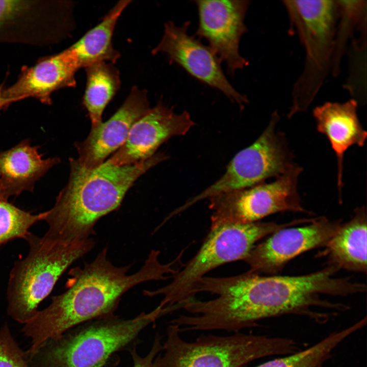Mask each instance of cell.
<instances>
[{"instance_id": "6da1fadb", "label": "cell", "mask_w": 367, "mask_h": 367, "mask_svg": "<svg viewBox=\"0 0 367 367\" xmlns=\"http://www.w3.org/2000/svg\"><path fill=\"white\" fill-rule=\"evenodd\" d=\"M160 254L152 250L139 270L128 274L132 265H114L106 247L91 262L71 270L66 290L52 297L50 304L23 327L22 332L31 341L27 353L77 325L114 315L122 295L137 284L170 278L167 275L177 271V261L162 264Z\"/></svg>"}, {"instance_id": "7a4b0ae2", "label": "cell", "mask_w": 367, "mask_h": 367, "mask_svg": "<svg viewBox=\"0 0 367 367\" xmlns=\"http://www.w3.org/2000/svg\"><path fill=\"white\" fill-rule=\"evenodd\" d=\"M167 158L158 152L133 164L115 166L106 161L94 169L70 158L68 181L53 207L44 212L48 228L43 237L65 243L90 239L98 221L119 207L135 181Z\"/></svg>"}, {"instance_id": "3957f363", "label": "cell", "mask_w": 367, "mask_h": 367, "mask_svg": "<svg viewBox=\"0 0 367 367\" xmlns=\"http://www.w3.org/2000/svg\"><path fill=\"white\" fill-rule=\"evenodd\" d=\"M168 314L159 305L130 319L113 315L91 320L46 340L27 355L32 367H103L114 353L135 346L145 327Z\"/></svg>"}, {"instance_id": "277c9868", "label": "cell", "mask_w": 367, "mask_h": 367, "mask_svg": "<svg viewBox=\"0 0 367 367\" xmlns=\"http://www.w3.org/2000/svg\"><path fill=\"white\" fill-rule=\"evenodd\" d=\"M29 251L16 261L11 270L7 289V313L26 324L38 312L39 304L50 293L55 284L76 260L95 245L91 238L65 243L39 237L30 232L24 238Z\"/></svg>"}, {"instance_id": "5b68a950", "label": "cell", "mask_w": 367, "mask_h": 367, "mask_svg": "<svg viewBox=\"0 0 367 367\" xmlns=\"http://www.w3.org/2000/svg\"><path fill=\"white\" fill-rule=\"evenodd\" d=\"M297 224L295 220L285 224L258 221L211 224L199 250L181 269L171 276V281L155 290H144L143 294L151 297L163 296L159 304L163 307L184 305L195 298L196 285L207 273L223 264L243 260L257 241Z\"/></svg>"}, {"instance_id": "8992f818", "label": "cell", "mask_w": 367, "mask_h": 367, "mask_svg": "<svg viewBox=\"0 0 367 367\" xmlns=\"http://www.w3.org/2000/svg\"><path fill=\"white\" fill-rule=\"evenodd\" d=\"M291 29L296 32L305 51L303 70L295 83L291 118L307 110L331 71L338 19L336 1L284 0Z\"/></svg>"}, {"instance_id": "52a82bcc", "label": "cell", "mask_w": 367, "mask_h": 367, "mask_svg": "<svg viewBox=\"0 0 367 367\" xmlns=\"http://www.w3.org/2000/svg\"><path fill=\"white\" fill-rule=\"evenodd\" d=\"M179 327H167L163 349L155 359L156 367H243L258 358L293 354L297 347L288 338L241 332L228 336L202 335L193 342L180 336Z\"/></svg>"}, {"instance_id": "ba28073f", "label": "cell", "mask_w": 367, "mask_h": 367, "mask_svg": "<svg viewBox=\"0 0 367 367\" xmlns=\"http://www.w3.org/2000/svg\"><path fill=\"white\" fill-rule=\"evenodd\" d=\"M279 119L277 112H274L262 134L233 158L223 175L174 210L173 214H179L198 202L215 195L248 188L265 182L268 178H276L297 165L285 135L276 130Z\"/></svg>"}, {"instance_id": "9c48e42d", "label": "cell", "mask_w": 367, "mask_h": 367, "mask_svg": "<svg viewBox=\"0 0 367 367\" xmlns=\"http://www.w3.org/2000/svg\"><path fill=\"white\" fill-rule=\"evenodd\" d=\"M302 172V168L297 164L271 182L209 198L211 224L253 223L280 212L308 213L302 206L298 192V180Z\"/></svg>"}, {"instance_id": "30bf717a", "label": "cell", "mask_w": 367, "mask_h": 367, "mask_svg": "<svg viewBox=\"0 0 367 367\" xmlns=\"http://www.w3.org/2000/svg\"><path fill=\"white\" fill-rule=\"evenodd\" d=\"M190 24L189 20L180 26L172 21L165 23L163 37L152 54H166L171 63L176 64L194 78L221 91L242 108L248 102L247 97L230 84L223 71L222 62L211 48L189 34Z\"/></svg>"}, {"instance_id": "8fae6325", "label": "cell", "mask_w": 367, "mask_h": 367, "mask_svg": "<svg viewBox=\"0 0 367 367\" xmlns=\"http://www.w3.org/2000/svg\"><path fill=\"white\" fill-rule=\"evenodd\" d=\"M198 14L195 36L203 38L224 62L228 73L233 75L248 64L241 55L239 46L242 36L247 32L245 18L249 1L238 0L194 1Z\"/></svg>"}, {"instance_id": "7c38bea8", "label": "cell", "mask_w": 367, "mask_h": 367, "mask_svg": "<svg viewBox=\"0 0 367 367\" xmlns=\"http://www.w3.org/2000/svg\"><path fill=\"white\" fill-rule=\"evenodd\" d=\"M340 225V221L321 217L304 226L282 228L254 246L243 261L251 272L275 275L296 256L324 246Z\"/></svg>"}, {"instance_id": "4fadbf2b", "label": "cell", "mask_w": 367, "mask_h": 367, "mask_svg": "<svg viewBox=\"0 0 367 367\" xmlns=\"http://www.w3.org/2000/svg\"><path fill=\"white\" fill-rule=\"evenodd\" d=\"M195 125L188 112L175 113L160 101L135 122L125 143L107 161L120 166L146 160L165 142L185 135Z\"/></svg>"}, {"instance_id": "5bb4252c", "label": "cell", "mask_w": 367, "mask_h": 367, "mask_svg": "<svg viewBox=\"0 0 367 367\" xmlns=\"http://www.w3.org/2000/svg\"><path fill=\"white\" fill-rule=\"evenodd\" d=\"M146 92L134 87L116 113L106 122L92 128L87 138L75 143L78 161L95 168L125 143L132 126L150 109Z\"/></svg>"}, {"instance_id": "9a60e30c", "label": "cell", "mask_w": 367, "mask_h": 367, "mask_svg": "<svg viewBox=\"0 0 367 367\" xmlns=\"http://www.w3.org/2000/svg\"><path fill=\"white\" fill-rule=\"evenodd\" d=\"M67 49L41 59L34 66L24 67L17 81L4 89L3 95L14 102L33 97L46 104L51 103L55 91L76 85L75 74L78 70Z\"/></svg>"}, {"instance_id": "2e32d148", "label": "cell", "mask_w": 367, "mask_h": 367, "mask_svg": "<svg viewBox=\"0 0 367 367\" xmlns=\"http://www.w3.org/2000/svg\"><path fill=\"white\" fill-rule=\"evenodd\" d=\"M358 102H327L314 108L313 116L318 131L328 139L336 158L337 185L341 197L343 185L344 156L354 145L363 146L367 136L357 115Z\"/></svg>"}, {"instance_id": "e0dca14e", "label": "cell", "mask_w": 367, "mask_h": 367, "mask_svg": "<svg viewBox=\"0 0 367 367\" xmlns=\"http://www.w3.org/2000/svg\"><path fill=\"white\" fill-rule=\"evenodd\" d=\"M38 147L28 140L0 151V182L9 198L33 191L35 182L60 162L57 157L44 159Z\"/></svg>"}, {"instance_id": "ac0fdd59", "label": "cell", "mask_w": 367, "mask_h": 367, "mask_svg": "<svg viewBox=\"0 0 367 367\" xmlns=\"http://www.w3.org/2000/svg\"><path fill=\"white\" fill-rule=\"evenodd\" d=\"M366 225L365 207L357 208L353 218L340 225L319 256L326 257L328 266L337 270L366 273Z\"/></svg>"}, {"instance_id": "d6986e66", "label": "cell", "mask_w": 367, "mask_h": 367, "mask_svg": "<svg viewBox=\"0 0 367 367\" xmlns=\"http://www.w3.org/2000/svg\"><path fill=\"white\" fill-rule=\"evenodd\" d=\"M130 2H118L99 23L67 48L79 69L99 62L113 64L118 59L120 54L113 46L112 36L118 19Z\"/></svg>"}, {"instance_id": "ffe728a7", "label": "cell", "mask_w": 367, "mask_h": 367, "mask_svg": "<svg viewBox=\"0 0 367 367\" xmlns=\"http://www.w3.org/2000/svg\"><path fill=\"white\" fill-rule=\"evenodd\" d=\"M85 68L87 81L83 104L92 128L102 122L103 112L118 90L120 80L118 70L111 63L99 62Z\"/></svg>"}, {"instance_id": "44dd1931", "label": "cell", "mask_w": 367, "mask_h": 367, "mask_svg": "<svg viewBox=\"0 0 367 367\" xmlns=\"http://www.w3.org/2000/svg\"><path fill=\"white\" fill-rule=\"evenodd\" d=\"M338 19L334 40L331 73L338 75L347 44L356 29L366 24V1H336Z\"/></svg>"}, {"instance_id": "7402d4cb", "label": "cell", "mask_w": 367, "mask_h": 367, "mask_svg": "<svg viewBox=\"0 0 367 367\" xmlns=\"http://www.w3.org/2000/svg\"><path fill=\"white\" fill-rule=\"evenodd\" d=\"M356 330L354 325L333 332L310 348L255 367H323L332 350Z\"/></svg>"}, {"instance_id": "603a6c76", "label": "cell", "mask_w": 367, "mask_h": 367, "mask_svg": "<svg viewBox=\"0 0 367 367\" xmlns=\"http://www.w3.org/2000/svg\"><path fill=\"white\" fill-rule=\"evenodd\" d=\"M44 214H32L7 201H0V245L16 238L24 239L33 225L43 220Z\"/></svg>"}, {"instance_id": "cb8c5ba5", "label": "cell", "mask_w": 367, "mask_h": 367, "mask_svg": "<svg viewBox=\"0 0 367 367\" xmlns=\"http://www.w3.org/2000/svg\"><path fill=\"white\" fill-rule=\"evenodd\" d=\"M0 367H32L7 323L0 328Z\"/></svg>"}, {"instance_id": "d4e9b609", "label": "cell", "mask_w": 367, "mask_h": 367, "mask_svg": "<svg viewBox=\"0 0 367 367\" xmlns=\"http://www.w3.org/2000/svg\"><path fill=\"white\" fill-rule=\"evenodd\" d=\"M162 336L159 333H156L150 350L144 357L138 355L135 345L129 349L133 360V367H156L155 359L162 351Z\"/></svg>"}, {"instance_id": "484cf974", "label": "cell", "mask_w": 367, "mask_h": 367, "mask_svg": "<svg viewBox=\"0 0 367 367\" xmlns=\"http://www.w3.org/2000/svg\"><path fill=\"white\" fill-rule=\"evenodd\" d=\"M4 89L3 86H0V110L7 106L12 102H14L11 99L6 98L3 95Z\"/></svg>"}, {"instance_id": "4316f807", "label": "cell", "mask_w": 367, "mask_h": 367, "mask_svg": "<svg viewBox=\"0 0 367 367\" xmlns=\"http://www.w3.org/2000/svg\"><path fill=\"white\" fill-rule=\"evenodd\" d=\"M8 198L0 182V201H7Z\"/></svg>"}]
</instances>
